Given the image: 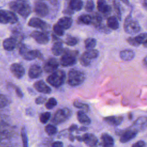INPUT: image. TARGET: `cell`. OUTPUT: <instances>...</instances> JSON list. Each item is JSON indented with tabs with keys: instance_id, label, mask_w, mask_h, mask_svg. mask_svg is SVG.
I'll return each instance as SVG.
<instances>
[{
	"instance_id": "obj_1",
	"label": "cell",
	"mask_w": 147,
	"mask_h": 147,
	"mask_svg": "<svg viewBox=\"0 0 147 147\" xmlns=\"http://www.w3.org/2000/svg\"><path fill=\"white\" fill-rule=\"evenodd\" d=\"M10 8L18 13L22 17L26 18L31 13V7L25 0H16L9 3Z\"/></svg>"
},
{
	"instance_id": "obj_2",
	"label": "cell",
	"mask_w": 147,
	"mask_h": 147,
	"mask_svg": "<svg viewBox=\"0 0 147 147\" xmlns=\"http://www.w3.org/2000/svg\"><path fill=\"white\" fill-rule=\"evenodd\" d=\"M85 80V74L83 72L71 69L68 74L67 83L71 86H77L82 84Z\"/></svg>"
},
{
	"instance_id": "obj_3",
	"label": "cell",
	"mask_w": 147,
	"mask_h": 147,
	"mask_svg": "<svg viewBox=\"0 0 147 147\" xmlns=\"http://www.w3.org/2000/svg\"><path fill=\"white\" fill-rule=\"evenodd\" d=\"M66 75L63 70H56L52 72L47 79V82L55 87L61 86L64 82Z\"/></svg>"
},
{
	"instance_id": "obj_4",
	"label": "cell",
	"mask_w": 147,
	"mask_h": 147,
	"mask_svg": "<svg viewBox=\"0 0 147 147\" xmlns=\"http://www.w3.org/2000/svg\"><path fill=\"white\" fill-rule=\"evenodd\" d=\"M79 52L78 51L65 50L60 59V63L62 66L68 67L74 65L77 61Z\"/></svg>"
},
{
	"instance_id": "obj_5",
	"label": "cell",
	"mask_w": 147,
	"mask_h": 147,
	"mask_svg": "<svg viewBox=\"0 0 147 147\" xmlns=\"http://www.w3.org/2000/svg\"><path fill=\"white\" fill-rule=\"evenodd\" d=\"M123 29L127 33L134 34L140 31L141 27L138 21L133 19L130 15H129L125 20Z\"/></svg>"
},
{
	"instance_id": "obj_6",
	"label": "cell",
	"mask_w": 147,
	"mask_h": 147,
	"mask_svg": "<svg viewBox=\"0 0 147 147\" xmlns=\"http://www.w3.org/2000/svg\"><path fill=\"white\" fill-rule=\"evenodd\" d=\"M19 52L22 57L26 60H32L36 58H39L40 59L43 58L42 53L39 51L29 50L24 44H22L20 47Z\"/></svg>"
},
{
	"instance_id": "obj_7",
	"label": "cell",
	"mask_w": 147,
	"mask_h": 147,
	"mask_svg": "<svg viewBox=\"0 0 147 147\" xmlns=\"http://www.w3.org/2000/svg\"><path fill=\"white\" fill-rule=\"evenodd\" d=\"M71 116V111L68 108L59 109L55 114L52 122L56 125L64 122Z\"/></svg>"
},
{
	"instance_id": "obj_8",
	"label": "cell",
	"mask_w": 147,
	"mask_h": 147,
	"mask_svg": "<svg viewBox=\"0 0 147 147\" xmlns=\"http://www.w3.org/2000/svg\"><path fill=\"white\" fill-rule=\"evenodd\" d=\"M18 18L15 13L10 11L0 10L1 24H15L17 22Z\"/></svg>"
},
{
	"instance_id": "obj_9",
	"label": "cell",
	"mask_w": 147,
	"mask_h": 147,
	"mask_svg": "<svg viewBox=\"0 0 147 147\" xmlns=\"http://www.w3.org/2000/svg\"><path fill=\"white\" fill-rule=\"evenodd\" d=\"M30 37H32L37 43L40 44H46L49 40V36L47 33L37 30L33 31L31 33Z\"/></svg>"
},
{
	"instance_id": "obj_10",
	"label": "cell",
	"mask_w": 147,
	"mask_h": 147,
	"mask_svg": "<svg viewBox=\"0 0 147 147\" xmlns=\"http://www.w3.org/2000/svg\"><path fill=\"white\" fill-rule=\"evenodd\" d=\"M34 11L37 16L44 17L48 14L49 8L46 3L38 1L34 3Z\"/></svg>"
},
{
	"instance_id": "obj_11",
	"label": "cell",
	"mask_w": 147,
	"mask_h": 147,
	"mask_svg": "<svg viewBox=\"0 0 147 147\" xmlns=\"http://www.w3.org/2000/svg\"><path fill=\"white\" fill-rule=\"evenodd\" d=\"M28 25L33 28H39L42 30H47L49 27L45 22L37 17H33L30 18L28 22Z\"/></svg>"
},
{
	"instance_id": "obj_12",
	"label": "cell",
	"mask_w": 147,
	"mask_h": 147,
	"mask_svg": "<svg viewBox=\"0 0 147 147\" xmlns=\"http://www.w3.org/2000/svg\"><path fill=\"white\" fill-rule=\"evenodd\" d=\"M59 65L58 60L55 58H50L44 65V69L47 72H53L57 69Z\"/></svg>"
},
{
	"instance_id": "obj_13",
	"label": "cell",
	"mask_w": 147,
	"mask_h": 147,
	"mask_svg": "<svg viewBox=\"0 0 147 147\" xmlns=\"http://www.w3.org/2000/svg\"><path fill=\"white\" fill-rule=\"evenodd\" d=\"M147 128V117H141L138 118L133 123L132 129L138 131L145 130Z\"/></svg>"
},
{
	"instance_id": "obj_14",
	"label": "cell",
	"mask_w": 147,
	"mask_h": 147,
	"mask_svg": "<svg viewBox=\"0 0 147 147\" xmlns=\"http://www.w3.org/2000/svg\"><path fill=\"white\" fill-rule=\"evenodd\" d=\"M137 131L133 129H128L125 131H121L119 141L122 143L127 142L136 137Z\"/></svg>"
},
{
	"instance_id": "obj_15",
	"label": "cell",
	"mask_w": 147,
	"mask_h": 147,
	"mask_svg": "<svg viewBox=\"0 0 147 147\" xmlns=\"http://www.w3.org/2000/svg\"><path fill=\"white\" fill-rule=\"evenodd\" d=\"M11 72L17 79L21 78L25 74V69L24 67L19 63H13L10 68Z\"/></svg>"
},
{
	"instance_id": "obj_16",
	"label": "cell",
	"mask_w": 147,
	"mask_h": 147,
	"mask_svg": "<svg viewBox=\"0 0 147 147\" xmlns=\"http://www.w3.org/2000/svg\"><path fill=\"white\" fill-rule=\"evenodd\" d=\"M82 141H83L88 147H94L98 142L96 137L90 133H85L82 136Z\"/></svg>"
},
{
	"instance_id": "obj_17",
	"label": "cell",
	"mask_w": 147,
	"mask_h": 147,
	"mask_svg": "<svg viewBox=\"0 0 147 147\" xmlns=\"http://www.w3.org/2000/svg\"><path fill=\"white\" fill-rule=\"evenodd\" d=\"M34 88L39 92L49 94L51 92V88L42 80H38L34 83Z\"/></svg>"
},
{
	"instance_id": "obj_18",
	"label": "cell",
	"mask_w": 147,
	"mask_h": 147,
	"mask_svg": "<svg viewBox=\"0 0 147 147\" xmlns=\"http://www.w3.org/2000/svg\"><path fill=\"white\" fill-rule=\"evenodd\" d=\"M17 45V40L14 37H9L3 41V47L7 51H11L14 49Z\"/></svg>"
},
{
	"instance_id": "obj_19",
	"label": "cell",
	"mask_w": 147,
	"mask_h": 147,
	"mask_svg": "<svg viewBox=\"0 0 147 147\" xmlns=\"http://www.w3.org/2000/svg\"><path fill=\"white\" fill-rule=\"evenodd\" d=\"M97 9L99 11L105 14H109L111 10V7L107 4L105 0H97Z\"/></svg>"
},
{
	"instance_id": "obj_20",
	"label": "cell",
	"mask_w": 147,
	"mask_h": 147,
	"mask_svg": "<svg viewBox=\"0 0 147 147\" xmlns=\"http://www.w3.org/2000/svg\"><path fill=\"white\" fill-rule=\"evenodd\" d=\"M42 72V69L39 65H33L29 68L28 75L31 79H36L40 76Z\"/></svg>"
},
{
	"instance_id": "obj_21",
	"label": "cell",
	"mask_w": 147,
	"mask_h": 147,
	"mask_svg": "<svg viewBox=\"0 0 147 147\" xmlns=\"http://www.w3.org/2000/svg\"><path fill=\"white\" fill-rule=\"evenodd\" d=\"M119 56L123 61H130L135 56L134 51L130 49H124L120 52Z\"/></svg>"
},
{
	"instance_id": "obj_22",
	"label": "cell",
	"mask_w": 147,
	"mask_h": 147,
	"mask_svg": "<svg viewBox=\"0 0 147 147\" xmlns=\"http://www.w3.org/2000/svg\"><path fill=\"white\" fill-rule=\"evenodd\" d=\"M57 24L63 29H67L71 26L72 19L69 17H63L59 20Z\"/></svg>"
},
{
	"instance_id": "obj_23",
	"label": "cell",
	"mask_w": 147,
	"mask_h": 147,
	"mask_svg": "<svg viewBox=\"0 0 147 147\" xmlns=\"http://www.w3.org/2000/svg\"><path fill=\"white\" fill-rule=\"evenodd\" d=\"M103 120L108 124L113 126L119 125L123 120V117L121 116H109L103 118Z\"/></svg>"
},
{
	"instance_id": "obj_24",
	"label": "cell",
	"mask_w": 147,
	"mask_h": 147,
	"mask_svg": "<svg viewBox=\"0 0 147 147\" xmlns=\"http://www.w3.org/2000/svg\"><path fill=\"white\" fill-rule=\"evenodd\" d=\"M101 142L105 147H113L114 140L113 137L107 133H103L101 136Z\"/></svg>"
},
{
	"instance_id": "obj_25",
	"label": "cell",
	"mask_w": 147,
	"mask_h": 147,
	"mask_svg": "<svg viewBox=\"0 0 147 147\" xmlns=\"http://www.w3.org/2000/svg\"><path fill=\"white\" fill-rule=\"evenodd\" d=\"M51 51L55 56H59L63 53L64 49L63 48L62 42L60 41L55 42L52 47Z\"/></svg>"
},
{
	"instance_id": "obj_26",
	"label": "cell",
	"mask_w": 147,
	"mask_h": 147,
	"mask_svg": "<svg viewBox=\"0 0 147 147\" xmlns=\"http://www.w3.org/2000/svg\"><path fill=\"white\" fill-rule=\"evenodd\" d=\"M77 118L78 121L83 125H88L91 123V120L90 118L85 114L84 112L82 110H79L78 111Z\"/></svg>"
},
{
	"instance_id": "obj_27",
	"label": "cell",
	"mask_w": 147,
	"mask_h": 147,
	"mask_svg": "<svg viewBox=\"0 0 147 147\" xmlns=\"http://www.w3.org/2000/svg\"><path fill=\"white\" fill-rule=\"evenodd\" d=\"M82 55L91 61V60L96 59L99 56V52L96 49H87Z\"/></svg>"
},
{
	"instance_id": "obj_28",
	"label": "cell",
	"mask_w": 147,
	"mask_h": 147,
	"mask_svg": "<svg viewBox=\"0 0 147 147\" xmlns=\"http://www.w3.org/2000/svg\"><path fill=\"white\" fill-rule=\"evenodd\" d=\"M82 0H70L69 2V8L72 11H79L83 7Z\"/></svg>"
},
{
	"instance_id": "obj_29",
	"label": "cell",
	"mask_w": 147,
	"mask_h": 147,
	"mask_svg": "<svg viewBox=\"0 0 147 147\" xmlns=\"http://www.w3.org/2000/svg\"><path fill=\"white\" fill-rule=\"evenodd\" d=\"M107 26L113 30H117L119 28L118 21L115 16H110L107 18Z\"/></svg>"
},
{
	"instance_id": "obj_30",
	"label": "cell",
	"mask_w": 147,
	"mask_h": 147,
	"mask_svg": "<svg viewBox=\"0 0 147 147\" xmlns=\"http://www.w3.org/2000/svg\"><path fill=\"white\" fill-rule=\"evenodd\" d=\"M78 21L80 24L89 25L91 24L92 17L89 14H82L78 17Z\"/></svg>"
},
{
	"instance_id": "obj_31",
	"label": "cell",
	"mask_w": 147,
	"mask_h": 147,
	"mask_svg": "<svg viewBox=\"0 0 147 147\" xmlns=\"http://www.w3.org/2000/svg\"><path fill=\"white\" fill-rule=\"evenodd\" d=\"M96 45V40L94 38H88L84 41V46L87 49H94Z\"/></svg>"
},
{
	"instance_id": "obj_32",
	"label": "cell",
	"mask_w": 147,
	"mask_h": 147,
	"mask_svg": "<svg viewBox=\"0 0 147 147\" xmlns=\"http://www.w3.org/2000/svg\"><path fill=\"white\" fill-rule=\"evenodd\" d=\"M73 104H74V106L75 107L82 110V111H83L84 113L87 112L88 111V110H89V107H88V106L87 105H86L85 103H83L82 102H79V101H78L77 100H75Z\"/></svg>"
},
{
	"instance_id": "obj_33",
	"label": "cell",
	"mask_w": 147,
	"mask_h": 147,
	"mask_svg": "<svg viewBox=\"0 0 147 147\" xmlns=\"http://www.w3.org/2000/svg\"><path fill=\"white\" fill-rule=\"evenodd\" d=\"M79 42V39L75 37L68 36L65 40V43L69 46H74L77 44Z\"/></svg>"
},
{
	"instance_id": "obj_34",
	"label": "cell",
	"mask_w": 147,
	"mask_h": 147,
	"mask_svg": "<svg viewBox=\"0 0 147 147\" xmlns=\"http://www.w3.org/2000/svg\"><path fill=\"white\" fill-rule=\"evenodd\" d=\"M21 136L22 141L23 147H28V137L26 135V131L25 128L23 127L21 129Z\"/></svg>"
},
{
	"instance_id": "obj_35",
	"label": "cell",
	"mask_w": 147,
	"mask_h": 147,
	"mask_svg": "<svg viewBox=\"0 0 147 147\" xmlns=\"http://www.w3.org/2000/svg\"><path fill=\"white\" fill-rule=\"evenodd\" d=\"M45 131L48 135L52 136V135L55 134L57 133V129L55 126L49 124V125H47L45 127Z\"/></svg>"
},
{
	"instance_id": "obj_36",
	"label": "cell",
	"mask_w": 147,
	"mask_h": 147,
	"mask_svg": "<svg viewBox=\"0 0 147 147\" xmlns=\"http://www.w3.org/2000/svg\"><path fill=\"white\" fill-rule=\"evenodd\" d=\"M146 38H147V33H140V34L137 35V36H136L134 37V39H135L136 42L138 45L142 44Z\"/></svg>"
},
{
	"instance_id": "obj_37",
	"label": "cell",
	"mask_w": 147,
	"mask_h": 147,
	"mask_svg": "<svg viewBox=\"0 0 147 147\" xmlns=\"http://www.w3.org/2000/svg\"><path fill=\"white\" fill-rule=\"evenodd\" d=\"M57 100L54 98H49L45 103V107L47 109H52L57 105Z\"/></svg>"
},
{
	"instance_id": "obj_38",
	"label": "cell",
	"mask_w": 147,
	"mask_h": 147,
	"mask_svg": "<svg viewBox=\"0 0 147 147\" xmlns=\"http://www.w3.org/2000/svg\"><path fill=\"white\" fill-rule=\"evenodd\" d=\"M92 17V21H91V24H94V25L95 26H100V23L102 22V17L101 16L97 14V13H95V15L94 14V16H91Z\"/></svg>"
},
{
	"instance_id": "obj_39",
	"label": "cell",
	"mask_w": 147,
	"mask_h": 147,
	"mask_svg": "<svg viewBox=\"0 0 147 147\" xmlns=\"http://www.w3.org/2000/svg\"><path fill=\"white\" fill-rule=\"evenodd\" d=\"M51 117V113L49 112H45L40 114L39 119L42 123H46Z\"/></svg>"
},
{
	"instance_id": "obj_40",
	"label": "cell",
	"mask_w": 147,
	"mask_h": 147,
	"mask_svg": "<svg viewBox=\"0 0 147 147\" xmlns=\"http://www.w3.org/2000/svg\"><path fill=\"white\" fill-rule=\"evenodd\" d=\"M53 30L54 33L56 34V35L59 36H61L64 33V29L61 27H60L57 24H56L53 25Z\"/></svg>"
},
{
	"instance_id": "obj_41",
	"label": "cell",
	"mask_w": 147,
	"mask_h": 147,
	"mask_svg": "<svg viewBox=\"0 0 147 147\" xmlns=\"http://www.w3.org/2000/svg\"><path fill=\"white\" fill-rule=\"evenodd\" d=\"M9 104V100L3 94H0V109L6 107Z\"/></svg>"
},
{
	"instance_id": "obj_42",
	"label": "cell",
	"mask_w": 147,
	"mask_h": 147,
	"mask_svg": "<svg viewBox=\"0 0 147 147\" xmlns=\"http://www.w3.org/2000/svg\"><path fill=\"white\" fill-rule=\"evenodd\" d=\"M94 2L92 0H87L85 5V10L87 12H91L94 9Z\"/></svg>"
},
{
	"instance_id": "obj_43",
	"label": "cell",
	"mask_w": 147,
	"mask_h": 147,
	"mask_svg": "<svg viewBox=\"0 0 147 147\" xmlns=\"http://www.w3.org/2000/svg\"><path fill=\"white\" fill-rule=\"evenodd\" d=\"M113 6H114V9L115 11V13L116 14V15L117 16V18H118V19L119 20H121V10L120 9L119 7V6L118 5V4L116 3L115 1L113 3Z\"/></svg>"
},
{
	"instance_id": "obj_44",
	"label": "cell",
	"mask_w": 147,
	"mask_h": 147,
	"mask_svg": "<svg viewBox=\"0 0 147 147\" xmlns=\"http://www.w3.org/2000/svg\"><path fill=\"white\" fill-rule=\"evenodd\" d=\"M79 61H80V63L84 67H87L88 65H90L91 61H89L88 60H87V59H86L84 56H83L82 55L80 56V58H79Z\"/></svg>"
},
{
	"instance_id": "obj_45",
	"label": "cell",
	"mask_w": 147,
	"mask_h": 147,
	"mask_svg": "<svg viewBox=\"0 0 147 147\" xmlns=\"http://www.w3.org/2000/svg\"><path fill=\"white\" fill-rule=\"evenodd\" d=\"M127 41L128 42V43L132 45V46H134V47H138L139 45L136 42L135 39H134V37H129L127 39Z\"/></svg>"
},
{
	"instance_id": "obj_46",
	"label": "cell",
	"mask_w": 147,
	"mask_h": 147,
	"mask_svg": "<svg viewBox=\"0 0 147 147\" xmlns=\"http://www.w3.org/2000/svg\"><path fill=\"white\" fill-rule=\"evenodd\" d=\"M46 100H47L46 98L40 96L37 97V98L35 99V102H36V104L40 105V104H42V103H44V102H45Z\"/></svg>"
},
{
	"instance_id": "obj_47",
	"label": "cell",
	"mask_w": 147,
	"mask_h": 147,
	"mask_svg": "<svg viewBox=\"0 0 147 147\" xmlns=\"http://www.w3.org/2000/svg\"><path fill=\"white\" fill-rule=\"evenodd\" d=\"M145 143L143 141H138L132 145L131 147H144Z\"/></svg>"
},
{
	"instance_id": "obj_48",
	"label": "cell",
	"mask_w": 147,
	"mask_h": 147,
	"mask_svg": "<svg viewBox=\"0 0 147 147\" xmlns=\"http://www.w3.org/2000/svg\"><path fill=\"white\" fill-rule=\"evenodd\" d=\"M52 147H63V144L61 141H55L52 144Z\"/></svg>"
},
{
	"instance_id": "obj_49",
	"label": "cell",
	"mask_w": 147,
	"mask_h": 147,
	"mask_svg": "<svg viewBox=\"0 0 147 147\" xmlns=\"http://www.w3.org/2000/svg\"><path fill=\"white\" fill-rule=\"evenodd\" d=\"M15 91H16V94L17 95V96L20 98H22V96H23V94H22V91H21V90L17 87H15Z\"/></svg>"
},
{
	"instance_id": "obj_50",
	"label": "cell",
	"mask_w": 147,
	"mask_h": 147,
	"mask_svg": "<svg viewBox=\"0 0 147 147\" xmlns=\"http://www.w3.org/2000/svg\"><path fill=\"white\" fill-rule=\"evenodd\" d=\"M78 126H77V125H72L69 128H68V131L70 132V133H72V131H75V130H77L78 129Z\"/></svg>"
},
{
	"instance_id": "obj_51",
	"label": "cell",
	"mask_w": 147,
	"mask_h": 147,
	"mask_svg": "<svg viewBox=\"0 0 147 147\" xmlns=\"http://www.w3.org/2000/svg\"><path fill=\"white\" fill-rule=\"evenodd\" d=\"M79 131H85L87 130V127L82 126V127H80L79 129Z\"/></svg>"
},
{
	"instance_id": "obj_52",
	"label": "cell",
	"mask_w": 147,
	"mask_h": 147,
	"mask_svg": "<svg viewBox=\"0 0 147 147\" xmlns=\"http://www.w3.org/2000/svg\"><path fill=\"white\" fill-rule=\"evenodd\" d=\"M74 139H75V137L72 134H70L69 135V140L71 141H74Z\"/></svg>"
},
{
	"instance_id": "obj_53",
	"label": "cell",
	"mask_w": 147,
	"mask_h": 147,
	"mask_svg": "<svg viewBox=\"0 0 147 147\" xmlns=\"http://www.w3.org/2000/svg\"><path fill=\"white\" fill-rule=\"evenodd\" d=\"M95 147H105V146H103V145L100 142H97V144H96Z\"/></svg>"
},
{
	"instance_id": "obj_54",
	"label": "cell",
	"mask_w": 147,
	"mask_h": 147,
	"mask_svg": "<svg viewBox=\"0 0 147 147\" xmlns=\"http://www.w3.org/2000/svg\"><path fill=\"white\" fill-rule=\"evenodd\" d=\"M121 2H122L123 3H125V5H129V0H120Z\"/></svg>"
},
{
	"instance_id": "obj_55",
	"label": "cell",
	"mask_w": 147,
	"mask_h": 147,
	"mask_svg": "<svg viewBox=\"0 0 147 147\" xmlns=\"http://www.w3.org/2000/svg\"><path fill=\"white\" fill-rule=\"evenodd\" d=\"M75 139H76L79 142L82 141V137H80V136H76V137H75Z\"/></svg>"
},
{
	"instance_id": "obj_56",
	"label": "cell",
	"mask_w": 147,
	"mask_h": 147,
	"mask_svg": "<svg viewBox=\"0 0 147 147\" xmlns=\"http://www.w3.org/2000/svg\"><path fill=\"white\" fill-rule=\"evenodd\" d=\"M142 45H143V46L144 47H145V48H147V38L145 40V41L142 43Z\"/></svg>"
},
{
	"instance_id": "obj_57",
	"label": "cell",
	"mask_w": 147,
	"mask_h": 147,
	"mask_svg": "<svg viewBox=\"0 0 147 147\" xmlns=\"http://www.w3.org/2000/svg\"><path fill=\"white\" fill-rule=\"evenodd\" d=\"M144 64H145L146 66H147V55H146V56L144 58Z\"/></svg>"
},
{
	"instance_id": "obj_58",
	"label": "cell",
	"mask_w": 147,
	"mask_h": 147,
	"mask_svg": "<svg viewBox=\"0 0 147 147\" xmlns=\"http://www.w3.org/2000/svg\"><path fill=\"white\" fill-rule=\"evenodd\" d=\"M68 147H74L73 146H72V145H68Z\"/></svg>"
},
{
	"instance_id": "obj_59",
	"label": "cell",
	"mask_w": 147,
	"mask_h": 147,
	"mask_svg": "<svg viewBox=\"0 0 147 147\" xmlns=\"http://www.w3.org/2000/svg\"><path fill=\"white\" fill-rule=\"evenodd\" d=\"M1 142H2V141H1V140L0 139V143H1Z\"/></svg>"
},
{
	"instance_id": "obj_60",
	"label": "cell",
	"mask_w": 147,
	"mask_h": 147,
	"mask_svg": "<svg viewBox=\"0 0 147 147\" xmlns=\"http://www.w3.org/2000/svg\"><path fill=\"white\" fill-rule=\"evenodd\" d=\"M51 1H52V0H51Z\"/></svg>"
}]
</instances>
